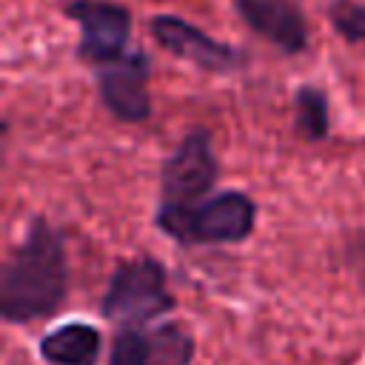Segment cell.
<instances>
[{
  "label": "cell",
  "mask_w": 365,
  "mask_h": 365,
  "mask_svg": "<svg viewBox=\"0 0 365 365\" xmlns=\"http://www.w3.org/2000/svg\"><path fill=\"white\" fill-rule=\"evenodd\" d=\"M37 351L48 365H97L103 334L91 322H66L40 336Z\"/></svg>",
  "instance_id": "10"
},
{
  "label": "cell",
  "mask_w": 365,
  "mask_h": 365,
  "mask_svg": "<svg viewBox=\"0 0 365 365\" xmlns=\"http://www.w3.org/2000/svg\"><path fill=\"white\" fill-rule=\"evenodd\" d=\"M328 128H331L328 94L314 83H302L294 91V131L308 143H319L328 137Z\"/></svg>",
  "instance_id": "11"
},
{
  "label": "cell",
  "mask_w": 365,
  "mask_h": 365,
  "mask_svg": "<svg viewBox=\"0 0 365 365\" xmlns=\"http://www.w3.org/2000/svg\"><path fill=\"white\" fill-rule=\"evenodd\" d=\"M177 299L168 291V271L151 254L120 259L100 299V314L117 328H145L174 311Z\"/></svg>",
  "instance_id": "3"
},
{
  "label": "cell",
  "mask_w": 365,
  "mask_h": 365,
  "mask_svg": "<svg viewBox=\"0 0 365 365\" xmlns=\"http://www.w3.org/2000/svg\"><path fill=\"white\" fill-rule=\"evenodd\" d=\"M220 177V160L208 128H191L160 165V202L191 205L205 200Z\"/></svg>",
  "instance_id": "4"
},
{
  "label": "cell",
  "mask_w": 365,
  "mask_h": 365,
  "mask_svg": "<svg viewBox=\"0 0 365 365\" xmlns=\"http://www.w3.org/2000/svg\"><path fill=\"white\" fill-rule=\"evenodd\" d=\"M328 20L334 31L348 43H365V3L359 0H331Z\"/></svg>",
  "instance_id": "12"
},
{
  "label": "cell",
  "mask_w": 365,
  "mask_h": 365,
  "mask_svg": "<svg viewBox=\"0 0 365 365\" xmlns=\"http://www.w3.org/2000/svg\"><path fill=\"white\" fill-rule=\"evenodd\" d=\"M148 77H151V63L143 48H131L123 57L97 66V91L114 120L145 123L151 117Z\"/></svg>",
  "instance_id": "6"
},
{
  "label": "cell",
  "mask_w": 365,
  "mask_h": 365,
  "mask_svg": "<svg viewBox=\"0 0 365 365\" xmlns=\"http://www.w3.org/2000/svg\"><path fill=\"white\" fill-rule=\"evenodd\" d=\"M66 294L68 262L63 234L37 214L0 265V314L11 325L34 322L57 314Z\"/></svg>",
  "instance_id": "1"
},
{
  "label": "cell",
  "mask_w": 365,
  "mask_h": 365,
  "mask_svg": "<svg viewBox=\"0 0 365 365\" xmlns=\"http://www.w3.org/2000/svg\"><path fill=\"white\" fill-rule=\"evenodd\" d=\"M154 222L180 245L242 242L257 228V202L240 188L211 194L191 205H157Z\"/></svg>",
  "instance_id": "2"
},
{
  "label": "cell",
  "mask_w": 365,
  "mask_h": 365,
  "mask_svg": "<svg viewBox=\"0 0 365 365\" xmlns=\"http://www.w3.org/2000/svg\"><path fill=\"white\" fill-rule=\"evenodd\" d=\"M63 11L80 29L77 54L83 63L106 66L128 51L131 11L125 6L111 0H71Z\"/></svg>",
  "instance_id": "5"
},
{
  "label": "cell",
  "mask_w": 365,
  "mask_h": 365,
  "mask_svg": "<svg viewBox=\"0 0 365 365\" xmlns=\"http://www.w3.org/2000/svg\"><path fill=\"white\" fill-rule=\"evenodd\" d=\"M197 351L185 322H160L157 328H120L111 339L108 365H191Z\"/></svg>",
  "instance_id": "7"
},
{
  "label": "cell",
  "mask_w": 365,
  "mask_h": 365,
  "mask_svg": "<svg viewBox=\"0 0 365 365\" xmlns=\"http://www.w3.org/2000/svg\"><path fill=\"white\" fill-rule=\"evenodd\" d=\"M231 6L251 31L282 54H302L308 48V20L294 0H231Z\"/></svg>",
  "instance_id": "9"
},
{
  "label": "cell",
  "mask_w": 365,
  "mask_h": 365,
  "mask_svg": "<svg viewBox=\"0 0 365 365\" xmlns=\"http://www.w3.org/2000/svg\"><path fill=\"white\" fill-rule=\"evenodd\" d=\"M148 31L151 37L157 40L160 48L171 51L174 57L202 68V71H211V74H225V71H234L245 63L242 51L211 37L208 31H202L200 26L177 17V14H157L148 20Z\"/></svg>",
  "instance_id": "8"
}]
</instances>
